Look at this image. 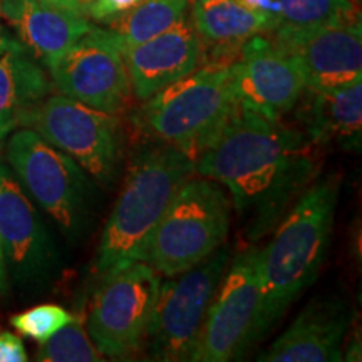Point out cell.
Returning a JSON list of instances; mask_svg holds the SVG:
<instances>
[{
  "mask_svg": "<svg viewBox=\"0 0 362 362\" xmlns=\"http://www.w3.org/2000/svg\"><path fill=\"white\" fill-rule=\"evenodd\" d=\"M194 171L226 188L247 235L255 240L310 187L317 160L304 133L238 103L218 138L194 160Z\"/></svg>",
  "mask_w": 362,
  "mask_h": 362,
  "instance_id": "6da1fadb",
  "label": "cell"
},
{
  "mask_svg": "<svg viewBox=\"0 0 362 362\" xmlns=\"http://www.w3.org/2000/svg\"><path fill=\"white\" fill-rule=\"evenodd\" d=\"M339 192L337 175L314 181L279 221L269 245L259 250L260 339L319 277L332 240Z\"/></svg>",
  "mask_w": 362,
  "mask_h": 362,
  "instance_id": "7a4b0ae2",
  "label": "cell"
},
{
  "mask_svg": "<svg viewBox=\"0 0 362 362\" xmlns=\"http://www.w3.org/2000/svg\"><path fill=\"white\" fill-rule=\"evenodd\" d=\"M193 173V158L170 144L134 153L99 242L96 274L101 280L146 260L158 223Z\"/></svg>",
  "mask_w": 362,
  "mask_h": 362,
  "instance_id": "3957f363",
  "label": "cell"
},
{
  "mask_svg": "<svg viewBox=\"0 0 362 362\" xmlns=\"http://www.w3.org/2000/svg\"><path fill=\"white\" fill-rule=\"evenodd\" d=\"M232 62H210L146 99L138 112L149 134L197 160L238 107Z\"/></svg>",
  "mask_w": 362,
  "mask_h": 362,
  "instance_id": "277c9868",
  "label": "cell"
},
{
  "mask_svg": "<svg viewBox=\"0 0 362 362\" xmlns=\"http://www.w3.org/2000/svg\"><path fill=\"white\" fill-rule=\"evenodd\" d=\"M7 163L22 188L76 242L90 225L96 192L89 175L69 155L24 128L7 141Z\"/></svg>",
  "mask_w": 362,
  "mask_h": 362,
  "instance_id": "5b68a950",
  "label": "cell"
},
{
  "mask_svg": "<svg viewBox=\"0 0 362 362\" xmlns=\"http://www.w3.org/2000/svg\"><path fill=\"white\" fill-rule=\"evenodd\" d=\"M230 221L232 200L221 185L189 178L158 223L144 262L166 277L183 274L221 247Z\"/></svg>",
  "mask_w": 362,
  "mask_h": 362,
  "instance_id": "8992f818",
  "label": "cell"
},
{
  "mask_svg": "<svg viewBox=\"0 0 362 362\" xmlns=\"http://www.w3.org/2000/svg\"><path fill=\"white\" fill-rule=\"evenodd\" d=\"M230 264L228 248L160 284L146 342L155 361H189L216 288Z\"/></svg>",
  "mask_w": 362,
  "mask_h": 362,
  "instance_id": "52a82bcc",
  "label": "cell"
},
{
  "mask_svg": "<svg viewBox=\"0 0 362 362\" xmlns=\"http://www.w3.org/2000/svg\"><path fill=\"white\" fill-rule=\"evenodd\" d=\"M22 128L35 131L69 155L104 187H110L117 176L123 144L115 115L93 110L64 94H49L25 116Z\"/></svg>",
  "mask_w": 362,
  "mask_h": 362,
  "instance_id": "ba28073f",
  "label": "cell"
},
{
  "mask_svg": "<svg viewBox=\"0 0 362 362\" xmlns=\"http://www.w3.org/2000/svg\"><path fill=\"white\" fill-rule=\"evenodd\" d=\"M260 312L259 248H248L238 253L226 267L189 361L240 359L260 339Z\"/></svg>",
  "mask_w": 362,
  "mask_h": 362,
  "instance_id": "9c48e42d",
  "label": "cell"
},
{
  "mask_svg": "<svg viewBox=\"0 0 362 362\" xmlns=\"http://www.w3.org/2000/svg\"><path fill=\"white\" fill-rule=\"evenodd\" d=\"M160 284V274L148 262L103 279L88 315V334L103 356L128 359L141 349Z\"/></svg>",
  "mask_w": 362,
  "mask_h": 362,
  "instance_id": "30bf717a",
  "label": "cell"
},
{
  "mask_svg": "<svg viewBox=\"0 0 362 362\" xmlns=\"http://www.w3.org/2000/svg\"><path fill=\"white\" fill-rule=\"evenodd\" d=\"M0 250L8 282L40 291L56 277L59 252L39 210L11 166L0 161Z\"/></svg>",
  "mask_w": 362,
  "mask_h": 362,
  "instance_id": "8fae6325",
  "label": "cell"
},
{
  "mask_svg": "<svg viewBox=\"0 0 362 362\" xmlns=\"http://www.w3.org/2000/svg\"><path fill=\"white\" fill-rule=\"evenodd\" d=\"M49 72L59 93L110 115L124 111L133 93L123 49L115 34L94 25Z\"/></svg>",
  "mask_w": 362,
  "mask_h": 362,
  "instance_id": "7c38bea8",
  "label": "cell"
},
{
  "mask_svg": "<svg viewBox=\"0 0 362 362\" xmlns=\"http://www.w3.org/2000/svg\"><path fill=\"white\" fill-rule=\"evenodd\" d=\"M230 66L238 103L269 119H282L305 89L296 59L262 34L245 40Z\"/></svg>",
  "mask_w": 362,
  "mask_h": 362,
  "instance_id": "4fadbf2b",
  "label": "cell"
},
{
  "mask_svg": "<svg viewBox=\"0 0 362 362\" xmlns=\"http://www.w3.org/2000/svg\"><path fill=\"white\" fill-rule=\"evenodd\" d=\"M274 42L296 59L305 89H329L362 79L361 19L319 29L272 30Z\"/></svg>",
  "mask_w": 362,
  "mask_h": 362,
  "instance_id": "5bb4252c",
  "label": "cell"
},
{
  "mask_svg": "<svg viewBox=\"0 0 362 362\" xmlns=\"http://www.w3.org/2000/svg\"><path fill=\"white\" fill-rule=\"evenodd\" d=\"M131 90L146 101L166 86L192 74L203 59V44L185 17L170 30L123 51Z\"/></svg>",
  "mask_w": 362,
  "mask_h": 362,
  "instance_id": "9a60e30c",
  "label": "cell"
},
{
  "mask_svg": "<svg viewBox=\"0 0 362 362\" xmlns=\"http://www.w3.org/2000/svg\"><path fill=\"white\" fill-rule=\"evenodd\" d=\"M352 314L341 298H317L259 357L264 362H337Z\"/></svg>",
  "mask_w": 362,
  "mask_h": 362,
  "instance_id": "2e32d148",
  "label": "cell"
},
{
  "mask_svg": "<svg viewBox=\"0 0 362 362\" xmlns=\"http://www.w3.org/2000/svg\"><path fill=\"white\" fill-rule=\"evenodd\" d=\"M0 16L40 66L51 67L89 30L86 13L44 0H0Z\"/></svg>",
  "mask_w": 362,
  "mask_h": 362,
  "instance_id": "e0dca14e",
  "label": "cell"
},
{
  "mask_svg": "<svg viewBox=\"0 0 362 362\" xmlns=\"http://www.w3.org/2000/svg\"><path fill=\"white\" fill-rule=\"evenodd\" d=\"M52 83L19 39L0 29V141L51 94Z\"/></svg>",
  "mask_w": 362,
  "mask_h": 362,
  "instance_id": "ac0fdd59",
  "label": "cell"
},
{
  "mask_svg": "<svg viewBox=\"0 0 362 362\" xmlns=\"http://www.w3.org/2000/svg\"><path fill=\"white\" fill-rule=\"evenodd\" d=\"M362 79L329 89H307L298 110L305 136L314 146L339 144L359 149L362 133Z\"/></svg>",
  "mask_w": 362,
  "mask_h": 362,
  "instance_id": "d6986e66",
  "label": "cell"
},
{
  "mask_svg": "<svg viewBox=\"0 0 362 362\" xmlns=\"http://www.w3.org/2000/svg\"><path fill=\"white\" fill-rule=\"evenodd\" d=\"M193 25L200 40L216 56L211 62H230L242 44L253 35L272 33L275 22L250 11L240 0H194Z\"/></svg>",
  "mask_w": 362,
  "mask_h": 362,
  "instance_id": "ffe728a7",
  "label": "cell"
},
{
  "mask_svg": "<svg viewBox=\"0 0 362 362\" xmlns=\"http://www.w3.org/2000/svg\"><path fill=\"white\" fill-rule=\"evenodd\" d=\"M189 0H144L133 11L110 22L121 49L156 37L187 17Z\"/></svg>",
  "mask_w": 362,
  "mask_h": 362,
  "instance_id": "44dd1931",
  "label": "cell"
},
{
  "mask_svg": "<svg viewBox=\"0 0 362 362\" xmlns=\"http://www.w3.org/2000/svg\"><path fill=\"white\" fill-rule=\"evenodd\" d=\"M279 6L282 29H319L361 19L354 0H279Z\"/></svg>",
  "mask_w": 362,
  "mask_h": 362,
  "instance_id": "7402d4cb",
  "label": "cell"
},
{
  "mask_svg": "<svg viewBox=\"0 0 362 362\" xmlns=\"http://www.w3.org/2000/svg\"><path fill=\"white\" fill-rule=\"evenodd\" d=\"M35 359L40 362H98L104 357L90 341L83 322L74 319L40 344Z\"/></svg>",
  "mask_w": 362,
  "mask_h": 362,
  "instance_id": "603a6c76",
  "label": "cell"
},
{
  "mask_svg": "<svg viewBox=\"0 0 362 362\" xmlns=\"http://www.w3.org/2000/svg\"><path fill=\"white\" fill-rule=\"evenodd\" d=\"M74 319L76 317L61 305L44 304L13 315L11 325L22 336L42 344Z\"/></svg>",
  "mask_w": 362,
  "mask_h": 362,
  "instance_id": "cb8c5ba5",
  "label": "cell"
},
{
  "mask_svg": "<svg viewBox=\"0 0 362 362\" xmlns=\"http://www.w3.org/2000/svg\"><path fill=\"white\" fill-rule=\"evenodd\" d=\"M144 0H93L84 7V13L96 22H110L119 19L124 13L133 11Z\"/></svg>",
  "mask_w": 362,
  "mask_h": 362,
  "instance_id": "d4e9b609",
  "label": "cell"
},
{
  "mask_svg": "<svg viewBox=\"0 0 362 362\" xmlns=\"http://www.w3.org/2000/svg\"><path fill=\"white\" fill-rule=\"evenodd\" d=\"M27 351L19 336L12 332L0 334V362H25Z\"/></svg>",
  "mask_w": 362,
  "mask_h": 362,
  "instance_id": "484cf974",
  "label": "cell"
},
{
  "mask_svg": "<svg viewBox=\"0 0 362 362\" xmlns=\"http://www.w3.org/2000/svg\"><path fill=\"white\" fill-rule=\"evenodd\" d=\"M240 2H242L247 8H250V11L269 17V19L275 22V27H277L280 17L279 0H240Z\"/></svg>",
  "mask_w": 362,
  "mask_h": 362,
  "instance_id": "4316f807",
  "label": "cell"
},
{
  "mask_svg": "<svg viewBox=\"0 0 362 362\" xmlns=\"http://www.w3.org/2000/svg\"><path fill=\"white\" fill-rule=\"evenodd\" d=\"M8 296H11V282H8L2 250H0V302H6Z\"/></svg>",
  "mask_w": 362,
  "mask_h": 362,
  "instance_id": "83f0119b",
  "label": "cell"
},
{
  "mask_svg": "<svg viewBox=\"0 0 362 362\" xmlns=\"http://www.w3.org/2000/svg\"><path fill=\"white\" fill-rule=\"evenodd\" d=\"M44 2L52 4V6H57V7L71 8V11H79V12H84L83 0H44Z\"/></svg>",
  "mask_w": 362,
  "mask_h": 362,
  "instance_id": "f1b7e54d",
  "label": "cell"
},
{
  "mask_svg": "<svg viewBox=\"0 0 362 362\" xmlns=\"http://www.w3.org/2000/svg\"><path fill=\"white\" fill-rule=\"evenodd\" d=\"M89 2H93V0H83V7H86V6H88V4Z\"/></svg>",
  "mask_w": 362,
  "mask_h": 362,
  "instance_id": "f546056e",
  "label": "cell"
}]
</instances>
